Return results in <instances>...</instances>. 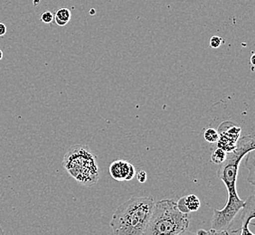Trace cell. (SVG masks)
Instances as JSON below:
<instances>
[{
  "mask_svg": "<svg viewBox=\"0 0 255 235\" xmlns=\"http://www.w3.org/2000/svg\"><path fill=\"white\" fill-rule=\"evenodd\" d=\"M254 135L240 137L236 149L226 154V160L219 165L217 177L226 185L228 193L226 206L221 210L215 209L212 218V229L227 230L232 222L240 211L246 206V201L238 196L236 190V181L241 161L249 152L255 150Z\"/></svg>",
  "mask_w": 255,
  "mask_h": 235,
  "instance_id": "obj_1",
  "label": "cell"
},
{
  "mask_svg": "<svg viewBox=\"0 0 255 235\" xmlns=\"http://www.w3.org/2000/svg\"><path fill=\"white\" fill-rule=\"evenodd\" d=\"M151 196H133L113 213L110 226L114 235H143L152 213Z\"/></svg>",
  "mask_w": 255,
  "mask_h": 235,
  "instance_id": "obj_2",
  "label": "cell"
},
{
  "mask_svg": "<svg viewBox=\"0 0 255 235\" xmlns=\"http://www.w3.org/2000/svg\"><path fill=\"white\" fill-rule=\"evenodd\" d=\"M188 215L177 209V201L164 199L155 202L143 235H177L187 230Z\"/></svg>",
  "mask_w": 255,
  "mask_h": 235,
  "instance_id": "obj_3",
  "label": "cell"
},
{
  "mask_svg": "<svg viewBox=\"0 0 255 235\" xmlns=\"http://www.w3.org/2000/svg\"><path fill=\"white\" fill-rule=\"evenodd\" d=\"M63 167L75 181L85 187H93L100 179L97 157L88 146L70 147L64 155Z\"/></svg>",
  "mask_w": 255,
  "mask_h": 235,
  "instance_id": "obj_4",
  "label": "cell"
},
{
  "mask_svg": "<svg viewBox=\"0 0 255 235\" xmlns=\"http://www.w3.org/2000/svg\"><path fill=\"white\" fill-rule=\"evenodd\" d=\"M241 127L236 126L234 122L226 120L223 121L218 127V140L217 147L226 153H230L236 149L237 142L240 138Z\"/></svg>",
  "mask_w": 255,
  "mask_h": 235,
  "instance_id": "obj_5",
  "label": "cell"
},
{
  "mask_svg": "<svg viewBox=\"0 0 255 235\" xmlns=\"http://www.w3.org/2000/svg\"><path fill=\"white\" fill-rule=\"evenodd\" d=\"M110 175L117 181H130L136 176V168L129 162L123 159L113 161L109 167Z\"/></svg>",
  "mask_w": 255,
  "mask_h": 235,
  "instance_id": "obj_6",
  "label": "cell"
},
{
  "mask_svg": "<svg viewBox=\"0 0 255 235\" xmlns=\"http://www.w3.org/2000/svg\"><path fill=\"white\" fill-rule=\"evenodd\" d=\"M242 228H241L240 235H255L250 229L251 222L254 221L255 217V197L252 195L246 201V206L242 209Z\"/></svg>",
  "mask_w": 255,
  "mask_h": 235,
  "instance_id": "obj_7",
  "label": "cell"
},
{
  "mask_svg": "<svg viewBox=\"0 0 255 235\" xmlns=\"http://www.w3.org/2000/svg\"><path fill=\"white\" fill-rule=\"evenodd\" d=\"M177 209L183 214L188 215L192 212L199 210L201 206V202L196 195H188L183 196L178 201H177Z\"/></svg>",
  "mask_w": 255,
  "mask_h": 235,
  "instance_id": "obj_8",
  "label": "cell"
},
{
  "mask_svg": "<svg viewBox=\"0 0 255 235\" xmlns=\"http://www.w3.org/2000/svg\"><path fill=\"white\" fill-rule=\"evenodd\" d=\"M54 20L56 23V25L59 26H64L67 25L70 20L72 18V13L71 10L68 9L67 7H62L57 10L54 14Z\"/></svg>",
  "mask_w": 255,
  "mask_h": 235,
  "instance_id": "obj_9",
  "label": "cell"
},
{
  "mask_svg": "<svg viewBox=\"0 0 255 235\" xmlns=\"http://www.w3.org/2000/svg\"><path fill=\"white\" fill-rule=\"evenodd\" d=\"M246 166L250 172V175L248 176V182L252 184V186H255V150L248 153Z\"/></svg>",
  "mask_w": 255,
  "mask_h": 235,
  "instance_id": "obj_10",
  "label": "cell"
},
{
  "mask_svg": "<svg viewBox=\"0 0 255 235\" xmlns=\"http://www.w3.org/2000/svg\"><path fill=\"white\" fill-rule=\"evenodd\" d=\"M226 154L227 153L226 151H224L221 148L217 147L212 154L211 161L216 165H221L222 163L226 160Z\"/></svg>",
  "mask_w": 255,
  "mask_h": 235,
  "instance_id": "obj_11",
  "label": "cell"
},
{
  "mask_svg": "<svg viewBox=\"0 0 255 235\" xmlns=\"http://www.w3.org/2000/svg\"><path fill=\"white\" fill-rule=\"evenodd\" d=\"M218 132L217 130L213 128V127H209V128H206L204 132V138L205 140H206L208 143H216L218 140Z\"/></svg>",
  "mask_w": 255,
  "mask_h": 235,
  "instance_id": "obj_12",
  "label": "cell"
},
{
  "mask_svg": "<svg viewBox=\"0 0 255 235\" xmlns=\"http://www.w3.org/2000/svg\"><path fill=\"white\" fill-rule=\"evenodd\" d=\"M196 235H231L230 233L227 230H216L212 229L209 231L200 230L197 231L196 233Z\"/></svg>",
  "mask_w": 255,
  "mask_h": 235,
  "instance_id": "obj_13",
  "label": "cell"
},
{
  "mask_svg": "<svg viewBox=\"0 0 255 235\" xmlns=\"http://www.w3.org/2000/svg\"><path fill=\"white\" fill-rule=\"evenodd\" d=\"M225 43V40L222 38L221 36H217V35H214L210 38V42H209V46L214 49H217L221 46L222 44Z\"/></svg>",
  "mask_w": 255,
  "mask_h": 235,
  "instance_id": "obj_14",
  "label": "cell"
},
{
  "mask_svg": "<svg viewBox=\"0 0 255 235\" xmlns=\"http://www.w3.org/2000/svg\"><path fill=\"white\" fill-rule=\"evenodd\" d=\"M54 15L50 11H45L41 15V21L44 24H51L54 21Z\"/></svg>",
  "mask_w": 255,
  "mask_h": 235,
  "instance_id": "obj_15",
  "label": "cell"
},
{
  "mask_svg": "<svg viewBox=\"0 0 255 235\" xmlns=\"http://www.w3.org/2000/svg\"><path fill=\"white\" fill-rule=\"evenodd\" d=\"M136 176H137V181L139 182V183H145V182L147 181V173L145 171L137 172L136 173Z\"/></svg>",
  "mask_w": 255,
  "mask_h": 235,
  "instance_id": "obj_16",
  "label": "cell"
},
{
  "mask_svg": "<svg viewBox=\"0 0 255 235\" xmlns=\"http://www.w3.org/2000/svg\"><path fill=\"white\" fill-rule=\"evenodd\" d=\"M6 34V26L5 24L0 23V36H3Z\"/></svg>",
  "mask_w": 255,
  "mask_h": 235,
  "instance_id": "obj_17",
  "label": "cell"
},
{
  "mask_svg": "<svg viewBox=\"0 0 255 235\" xmlns=\"http://www.w3.org/2000/svg\"><path fill=\"white\" fill-rule=\"evenodd\" d=\"M196 235V233H194V232H187V230L185 231V232H183L181 234H179V235Z\"/></svg>",
  "mask_w": 255,
  "mask_h": 235,
  "instance_id": "obj_18",
  "label": "cell"
},
{
  "mask_svg": "<svg viewBox=\"0 0 255 235\" xmlns=\"http://www.w3.org/2000/svg\"><path fill=\"white\" fill-rule=\"evenodd\" d=\"M255 54H254V52H253V54H252V57H251V64H252V67H253V71H254V66H255Z\"/></svg>",
  "mask_w": 255,
  "mask_h": 235,
  "instance_id": "obj_19",
  "label": "cell"
},
{
  "mask_svg": "<svg viewBox=\"0 0 255 235\" xmlns=\"http://www.w3.org/2000/svg\"><path fill=\"white\" fill-rule=\"evenodd\" d=\"M39 2L40 0H34V1H33V4H34V5H38Z\"/></svg>",
  "mask_w": 255,
  "mask_h": 235,
  "instance_id": "obj_20",
  "label": "cell"
},
{
  "mask_svg": "<svg viewBox=\"0 0 255 235\" xmlns=\"http://www.w3.org/2000/svg\"><path fill=\"white\" fill-rule=\"evenodd\" d=\"M0 235H5V232L3 231L1 226H0Z\"/></svg>",
  "mask_w": 255,
  "mask_h": 235,
  "instance_id": "obj_21",
  "label": "cell"
},
{
  "mask_svg": "<svg viewBox=\"0 0 255 235\" xmlns=\"http://www.w3.org/2000/svg\"><path fill=\"white\" fill-rule=\"evenodd\" d=\"M3 59V52L0 50V60Z\"/></svg>",
  "mask_w": 255,
  "mask_h": 235,
  "instance_id": "obj_22",
  "label": "cell"
},
{
  "mask_svg": "<svg viewBox=\"0 0 255 235\" xmlns=\"http://www.w3.org/2000/svg\"><path fill=\"white\" fill-rule=\"evenodd\" d=\"M90 13H91V15H94V13H95V10L91 9V11H90Z\"/></svg>",
  "mask_w": 255,
  "mask_h": 235,
  "instance_id": "obj_23",
  "label": "cell"
}]
</instances>
